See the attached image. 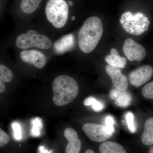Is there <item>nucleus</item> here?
<instances>
[{
    "instance_id": "a878e982",
    "label": "nucleus",
    "mask_w": 153,
    "mask_h": 153,
    "mask_svg": "<svg viewBox=\"0 0 153 153\" xmlns=\"http://www.w3.org/2000/svg\"><path fill=\"white\" fill-rule=\"evenodd\" d=\"M5 90V85L3 81L0 80V93L4 92Z\"/></svg>"
},
{
    "instance_id": "5701e85b",
    "label": "nucleus",
    "mask_w": 153,
    "mask_h": 153,
    "mask_svg": "<svg viewBox=\"0 0 153 153\" xmlns=\"http://www.w3.org/2000/svg\"><path fill=\"white\" fill-rule=\"evenodd\" d=\"M12 128L13 130L14 137L17 140H21L22 137V128L21 126L17 123L14 122L12 124Z\"/></svg>"
},
{
    "instance_id": "412c9836",
    "label": "nucleus",
    "mask_w": 153,
    "mask_h": 153,
    "mask_svg": "<svg viewBox=\"0 0 153 153\" xmlns=\"http://www.w3.org/2000/svg\"><path fill=\"white\" fill-rule=\"evenodd\" d=\"M125 117L129 130L132 133L135 132L136 129L134 124V116L132 113L128 112L126 114Z\"/></svg>"
},
{
    "instance_id": "f03ea898",
    "label": "nucleus",
    "mask_w": 153,
    "mask_h": 153,
    "mask_svg": "<svg viewBox=\"0 0 153 153\" xmlns=\"http://www.w3.org/2000/svg\"><path fill=\"white\" fill-rule=\"evenodd\" d=\"M53 101L57 106L71 103L78 94L79 87L76 80L66 75L57 76L52 83Z\"/></svg>"
},
{
    "instance_id": "0eeeda50",
    "label": "nucleus",
    "mask_w": 153,
    "mask_h": 153,
    "mask_svg": "<svg viewBox=\"0 0 153 153\" xmlns=\"http://www.w3.org/2000/svg\"><path fill=\"white\" fill-rule=\"evenodd\" d=\"M123 50L130 61H142L146 56L145 48L131 38H128L126 40Z\"/></svg>"
},
{
    "instance_id": "20e7f679",
    "label": "nucleus",
    "mask_w": 153,
    "mask_h": 153,
    "mask_svg": "<svg viewBox=\"0 0 153 153\" xmlns=\"http://www.w3.org/2000/svg\"><path fill=\"white\" fill-rule=\"evenodd\" d=\"M120 22L126 32L137 36L146 31L150 24L149 19L143 13L138 12L133 14L129 11L122 14Z\"/></svg>"
},
{
    "instance_id": "f8f14e48",
    "label": "nucleus",
    "mask_w": 153,
    "mask_h": 153,
    "mask_svg": "<svg viewBox=\"0 0 153 153\" xmlns=\"http://www.w3.org/2000/svg\"><path fill=\"white\" fill-rule=\"evenodd\" d=\"M110 97L114 100V103L121 107L128 106L132 101L131 94L126 90L114 88L110 93Z\"/></svg>"
},
{
    "instance_id": "39448f33",
    "label": "nucleus",
    "mask_w": 153,
    "mask_h": 153,
    "mask_svg": "<svg viewBox=\"0 0 153 153\" xmlns=\"http://www.w3.org/2000/svg\"><path fill=\"white\" fill-rule=\"evenodd\" d=\"M16 46L22 49L31 47L47 50L52 46V41L47 36L39 34L35 30H30L27 33L20 34L16 41Z\"/></svg>"
},
{
    "instance_id": "dca6fc26",
    "label": "nucleus",
    "mask_w": 153,
    "mask_h": 153,
    "mask_svg": "<svg viewBox=\"0 0 153 153\" xmlns=\"http://www.w3.org/2000/svg\"><path fill=\"white\" fill-rule=\"evenodd\" d=\"M100 153H127L122 146L116 143L107 141L100 146Z\"/></svg>"
},
{
    "instance_id": "423d86ee",
    "label": "nucleus",
    "mask_w": 153,
    "mask_h": 153,
    "mask_svg": "<svg viewBox=\"0 0 153 153\" xmlns=\"http://www.w3.org/2000/svg\"><path fill=\"white\" fill-rule=\"evenodd\" d=\"M82 130L91 140L95 142L105 141L113 134L105 126L95 123H85L82 126Z\"/></svg>"
},
{
    "instance_id": "b1692460",
    "label": "nucleus",
    "mask_w": 153,
    "mask_h": 153,
    "mask_svg": "<svg viewBox=\"0 0 153 153\" xmlns=\"http://www.w3.org/2000/svg\"><path fill=\"white\" fill-rule=\"evenodd\" d=\"M105 126L113 134L115 132L114 125L115 124V121L114 118L111 115L107 116L105 117Z\"/></svg>"
},
{
    "instance_id": "4be33fe9",
    "label": "nucleus",
    "mask_w": 153,
    "mask_h": 153,
    "mask_svg": "<svg viewBox=\"0 0 153 153\" xmlns=\"http://www.w3.org/2000/svg\"><path fill=\"white\" fill-rule=\"evenodd\" d=\"M142 93L146 98L153 99V81L143 87Z\"/></svg>"
},
{
    "instance_id": "4468645a",
    "label": "nucleus",
    "mask_w": 153,
    "mask_h": 153,
    "mask_svg": "<svg viewBox=\"0 0 153 153\" xmlns=\"http://www.w3.org/2000/svg\"><path fill=\"white\" fill-rule=\"evenodd\" d=\"M105 60L109 65L120 68H124L127 63L126 57H121L114 48L110 50V54L105 57Z\"/></svg>"
},
{
    "instance_id": "f3484780",
    "label": "nucleus",
    "mask_w": 153,
    "mask_h": 153,
    "mask_svg": "<svg viewBox=\"0 0 153 153\" xmlns=\"http://www.w3.org/2000/svg\"><path fill=\"white\" fill-rule=\"evenodd\" d=\"M41 1L42 0H22L20 8L25 13H33L38 8Z\"/></svg>"
},
{
    "instance_id": "ddd939ff",
    "label": "nucleus",
    "mask_w": 153,
    "mask_h": 153,
    "mask_svg": "<svg viewBox=\"0 0 153 153\" xmlns=\"http://www.w3.org/2000/svg\"><path fill=\"white\" fill-rule=\"evenodd\" d=\"M74 44V38L72 34L65 35L56 41L53 45V49L57 54H63L70 50Z\"/></svg>"
},
{
    "instance_id": "6e6552de",
    "label": "nucleus",
    "mask_w": 153,
    "mask_h": 153,
    "mask_svg": "<svg viewBox=\"0 0 153 153\" xmlns=\"http://www.w3.org/2000/svg\"><path fill=\"white\" fill-rule=\"evenodd\" d=\"M153 75V67L150 65H145L131 71L129 74V80L132 85L139 87L149 81Z\"/></svg>"
},
{
    "instance_id": "393cba45",
    "label": "nucleus",
    "mask_w": 153,
    "mask_h": 153,
    "mask_svg": "<svg viewBox=\"0 0 153 153\" xmlns=\"http://www.w3.org/2000/svg\"><path fill=\"white\" fill-rule=\"evenodd\" d=\"M10 137L8 134L2 129H0V147H2L8 143Z\"/></svg>"
},
{
    "instance_id": "bb28decb",
    "label": "nucleus",
    "mask_w": 153,
    "mask_h": 153,
    "mask_svg": "<svg viewBox=\"0 0 153 153\" xmlns=\"http://www.w3.org/2000/svg\"><path fill=\"white\" fill-rule=\"evenodd\" d=\"M85 153H95L93 150L91 149H88L85 152Z\"/></svg>"
},
{
    "instance_id": "a211bd4d",
    "label": "nucleus",
    "mask_w": 153,
    "mask_h": 153,
    "mask_svg": "<svg viewBox=\"0 0 153 153\" xmlns=\"http://www.w3.org/2000/svg\"><path fill=\"white\" fill-rule=\"evenodd\" d=\"M83 104L85 106L91 105L92 109L96 112H100L104 108L103 104L92 97H89L85 99Z\"/></svg>"
},
{
    "instance_id": "f257e3e1",
    "label": "nucleus",
    "mask_w": 153,
    "mask_h": 153,
    "mask_svg": "<svg viewBox=\"0 0 153 153\" xmlns=\"http://www.w3.org/2000/svg\"><path fill=\"white\" fill-rule=\"evenodd\" d=\"M103 26L101 20L96 16L86 19L78 33V43L82 52L89 53L97 46L102 36Z\"/></svg>"
},
{
    "instance_id": "9b49d317",
    "label": "nucleus",
    "mask_w": 153,
    "mask_h": 153,
    "mask_svg": "<svg viewBox=\"0 0 153 153\" xmlns=\"http://www.w3.org/2000/svg\"><path fill=\"white\" fill-rule=\"evenodd\" d=\"M64 137L68 140L66 153H79L81 149V143L75 130L71 128H67L64 131Z\"/></svg>"
},
{
    "instance_id": "7ed1b4c3",
    "label": "nucleus",
    "mask_w": 153,
    "mask_h": 153,
    "mask_svg": "<svg viewBox=\"0 0 153 153\" xmlns=\"http://www.w3.org/2000/svg\"><path fill=\"white\" fill-rule=\"evenodd\" d=\"M45 11L47 20L55 27L61 29L66 25L69 8L65 0H48Z\"/></svg>"
},
{
    "instance_id": "cd10ccee",
    "label": "nucleus",
    "mask_w": 153,
    "mask_h": 153,
    "mask_svg": "<svg viewBox=\"0 0 153 153\" xmlns=\"http://www.w3.org/2000/svg\"><path fill=\"white\" fill-rule=\"evenodd\" d=\"M149 153H153V147L150 148L149 151Z\"/></svg>"
},
{
    "instance_id": "1a4fd4ad",
    "label": "nucleus",
    "mask_w": 153,
    "mask_h": 153,
    "mask_svg": "<svg viewBox=\"0 0 153 153\" xmlns=\"http://www.w3.org/2000/svg\"><path fill=\"white\" fill-rule=\"evenodd\" d=\"M19 55L23 62L33 65L36 68H43L47 63L46 55L38 50H24L20 52Z\"/></svg>"
},
{
    "instance_id": "6ab92c4d",
    "label": "nucleus",
    "mask_w": 153,
    "mask_h": 153,
    "mask_svg": "<svg viewBox=\"0 0 153 153\" xmlns=\"http://www.w3.org/2000/svg\"><path fill=\"white\" fill-rule=\"evenodd\" d=\"M13 74L10 68L3 64L0 65V80L9 82L13 80Z\"/></svg>"
},
{
    "instance_id": "9d476101",
    "label": "nucleus",
    "mask_w": 153,
    "mask_h": 153,
    "mask_svg": "<svg viewBox=\"0 0 153 153\" xmlns=\"http://www.w3.org/2000/svg\"><path fill=\"white\" fill-rule=\"evenodd\" d=\"M105 71L111 78L115 88L121 90H126L128 88L127 78L122 73L120 68L108 64L105 67Z\"/></svg>"
},
{
    "instance_id": "aec40b11",
    "label": "nucleus",
    "mask_w": 153,
    "mask_h": 153,
    "mask_svg": "<svg viewBox=\"0 0 153 153\" xmlns=\"http://www.w3.org/2000/svg\"><path fill=\"white\" fill-rule=\"evenodd\" d=\"M33 128L32 129V135L33 137H38L40 135V132L43 127V123L41 118L36 117L32 120Z\"/></svg>"
},
{
    "instance_id": "2eb2a0df",
    "label": "nucleus",
    "mask_w": 153,
    "mask_h": 153,
    "mask_svg": "<svg viewBox=\"0 0 153 153\" xmlns=\"http://www.w3.org/2000/svg\"><path fill=\"white\" fill-rule=\"evenodd\" d=\"M141 140L143 144L146 146L153 145V117L149 118L146 121Z\"/></svg>"
}]
</instances>
